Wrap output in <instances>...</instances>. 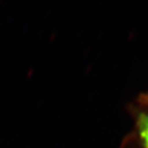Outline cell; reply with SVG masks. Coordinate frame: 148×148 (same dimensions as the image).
Wrapping results in <instances>:
<instances>
[{
  "instance_id": "cell-1",
  "label": "cell",
  "mask_w": 148,
  "mask_h": 148,
  "mask_svg": "<svg viewBox=\"0 0 148 148\" xmlns=\"http://www.w3.org/2000/svg\"><path fill=\"white\" fill-rule=\"evenodd\" d=\"M133 114L140 147L148 148V92H144L137 99L133 107Z\"/></svg>"
}]
</instances>
